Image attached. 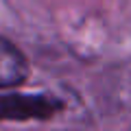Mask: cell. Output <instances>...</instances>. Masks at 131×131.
<instances>
[{
    "label": "cell",
    "mask_w": 131,
    "mask_h": 131,
    "mask_svg": "<svg viewBox=\"0 0 131 131\" xmlns=\"http://www.w3.org/2000/svg\"><path fill=\"white\" fill-rule=\"evenodd\" d=\"M61 109V103L48 96H20L9 94L0 98V120H28V118H48Z\"/></svg>",
    "instance_id": "cell-1"
},
{
    "label": "cell",
    "mask_w": 131,
    "mask_h": 131,
    "mask_svg": "<svg viewBox=\"0 0 131 131\" xmlns=\"http://www.w3.org/2000/svg\"><path fill=\"white\" fill-rule=\"evenodd\" d=\"M28 77V63L24 55L9 42L0 37V90L24 83Z\"/></svg>",
    "instance_id": "cell-2"
}]
</instances>
